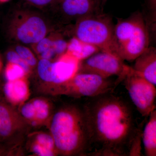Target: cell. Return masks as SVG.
<instances>
[{
    "instance_id": "9",
    "label": "cell",
    "mask_w": 156,
    "mask_h": 156,
    "mask_svg": "<svg viewBox=\"0 0 156 156\" xmlns=\"http://www.w3.org/2000/svg\"><path fill=\"white\" fill-rule=\"evenodd\" d=\"M123 81L136 109L142 116H149L156 108V86L136 74L132 67Z\"/></svg>"
},
{
    "instance_id": "15",
    "label": "cell",
    "mask_w": 156,
    "mask_h": 156,
    "mask_svg": "<svg viewBox=\"0 0 156 156\" xmlns=\"http://www.w3.org/2000/svg\"><path fill=\"white\" fill-rule=\"evenodd\" d=\"M144 153L146 156H156V110L149 115V119L142 134Z\"/></svg>"
},
{
    "instance_id": "18",
    "label": "cell",
    "mask_w": 156,
    "mask_h": 156,
    "mask_svg": "<svg viewBox=\"0 0 156 156\" xmlns=\"http://www.w3.org/2000/svg\"><path fill=\"white\" fill-rule=\"evenodd\" d=\"M31 101L35 110V126L45 124L51 115L50 104L43 98H36Z\"/></svg>"
},
{
    "instance_id": "2",
    "label": "cell",
    "mask_w": 156,
    "mask_h": 156,
    "mask_svg": "<svg viewBox=\"0 0 156 156\" xmlns=\"http://www.w3.org/2000/svg\"><path fill=\"white\" fill-rule=\"evenodd\" d=\"M50 127L58 154L88 155L90 138L83 109L73 105L62 108L51 118Z\"/></svg>"
},
{
    "instance_id": "8",
    "label": "cell",
    "mask_w": 156,
    "mask_h": 156,
    "mask_svg": "<svg viewBox=\"0 0 156 156\" xmlns=\"http://www.w3.org/2000/svg\"><path fill=\"white\" fill-rule=\"evenodd\" d=\"M80 61L67 52L55 61L41 58L37 66L38 75L44 82L57 86L77 72Z\"/></svg>"
},
{
    "instance_id": "12",
    "label": "cell",
    "mask_w": 156,
    "mask_h": 156,
    "mask_svg": "<svg viewBox=\"0 0 156 156\" xmlns=\"http://www.w3.org/2000/svg\"><path fill=\"white\" fill-rule=\"evenodd\" d=\"M134 61L132 67L134 72L156 86V48L150 46Z\"/></svg>"
},
{
    "instance_id": "25",
    "label": "cell",
    "mask_w": 156,
    "mask_h": 156,
    "mask_svg": "<svg viewBox=\"0 0 156 156\" xmlns=\"http://www.w3.org/2000/svg\"><path fill=\"white\" fill-rule=\"evenodd\" d=\"M9 0H0V2H8Z\"/></svg>"
},
{
    "instance_id": "3",
    "label": "cell",
    "mask_w": 156,
    "mask_h": 156,
    "mask_svg": "<svg viewBox=\"0 0 156 156\" xmlns=\"http://www.w3.org/2000/svg\"><path fill=\"white\" fill-rule=\"evenodd\" d=\"M114 41L117 56L124 61H134L150 46V34L142 12L117 19Z\"/></svg>"
},
{
    "instance_id": "1",
    "label": "cell",
    "mask_w": 156,
    "mask_h": 156,
    "mask_svg": "<svg viewBox=\"0 0 156 156\" xmlns=\"http://www.w3.org/2000/svg\"><path fill=\"white\" fill-rule=\"evenodd\" d=\"M83 109L90 138L88 156H140V130L129 105L110 92L90 98Z\"/></svg>"
},
{
    "instance_id": "22",
    "label": "cell",
    "mask_w": 156,
    "mask_h": 156,
    "mask_svg": "<svg viewBox=\"0 0 156 156\" xmlns=\"http://www.w3.org/2000/svg\"><path fill=\"white\" fill-rule=\"evenodd\" d=\"M6 59L9 62L18 65L25 71L27 75L31 72L32 69L20 58L14 50H9L6 54Z\"/></svg>"
},
{
    "instance_id": "13",
    "label": "cell",
    "mask_w": 156,
    "mask_h": 156,
    "mask_svg": "<svg viewBox=\"0 0 156 156\" xmlns=\"http://www.w3.org/2000/svg\"><path fill=\"white\" fill-rule=\"evenodd\" d=\"M5 97L11 104L24 103L30 96V89L26 77L7 81L4 87Z\"/></svg>"
},
{
    "instance_id": "5",
    "label": "cell",
    "mask_w": 156,
    "mask_h": 156,
    "mask_svg": "<svg viewBox=\"0 0 156 156\" xmlns=\"http://www.w3.org/2000/svg\"><path fill=\"white\" fill-rule=\"evenodd\" d=\"M50 19L39 11L25 8L14 10L7 27L11 40L23 44L32 45L56 30Z\"/></svg>"
},
{
    "instance_id": "23",
    "label": "cell",
    "mask_w": 156,
    "mask_h": 156,
    "mask_svg": "<svg viewBox=\"0 0 156 156\" xmlns=\"http://www.w3.org/2000/svg\"><path fill=\"white\" fill-rule=\"evenodd\" d=\"M26 5L41 10L51 11L57 0H22Z\"/></svg>"
},
{
    "instance_id": "26",
    "label": "cell",
    "mask_w": 156,
    "mask_h": 156,
    "mask_svg": "<svg viewBox=\"0 0 156 156\" xmlns=\"http://www.w3.org/2000/svg\"><path fill=\"white\" fill-rule=\"evenodd\" d=\"M2 61H1V59H0V71H1V68H2Z\"/></svg>"
},
{
    "instance_id": "4",
    "label": "cell",
    "mask_w": 156,
    "mask_h": 156,
    "mask_svg": "<svg viewBox=\"0 0 156 156\" xmlns=\"http://www.w3.org/2000/svg\"><path fill=\"white\" fill-rule=\"evenodd\" d=\"M114 28L110 16L100 11L77 20L68 27L67 31L79 41L97 48L99 51L117 55Z\"/></svg>"
},
{
    "instance_id": "21",
    "label": "cell",
    "mask_w": 156,
    "mask_h": 156,
    "mask_svg": "<svg viewBox=\"0 0 156 156\" xmlns=\"http://www.w3.org/2000/svg\"><path fill=\"white\" fill-rule=\"evenodd\" d=\"M20 114L27 122L35 126V110L31 101L22 104Z\"/></svg>"
},
{
    "instance_id": "20",
    "label": "cell",
    "mask_w": 156,
    "mask_h": 156,
    "mask_svg": "<svg viewBox=\"0 0 156 156\" xmlns=\"http://www.w3.org/2000/svg\"><path fill=\"white\" fill-rule=\"evenodd\" d=\"M28 75L24 69L18 65L8 62L5 71V76L7 81L15 80L26 77Z\"/></svg>"
},
{
    "instance_id": "17",
    "label": "cell",
    "mask_w": 156,
    "mask_h": 156,
    "mask_svg": "<svg viewBox=\"0 0 156 156\" xmlns=\"http://www.w3.org/2000/svg\"><path fill=\"white\" fill-rule=\"evenodd\" d=\"M99 51L97 48L83 43L74 37L68 43L67 52L80 61Z\"/></svg>"
},
{
    "instance_id": "6",
    "label": "cell",
    "mask_w": 156,
    "mask_h": 156,
    "mask_svg": "<svg viewBox=\"0 0 156 156\" xmlns=\"http://www.w3.org/2000/svg\"><path fill=\"white\" fill-rule=\"evenodd\" d=\"M116 82L91 73L77 72L66 82L55 86V94L73 97L92 98L109 93L116 87Z\"/></svg>"
},
{
    "instance_id": "7",
    "label": "cell",
    "mask_w": 156,
    "mask_h": 156,
    "mask_svg": "<svg viewBox=\"0 0 156 156\" xmlns=\"http://www.w3.org/2000/svg\"><path fill=\"white\" fill-rule=\"evenodd\" d=\"M131 69L132 67L125 64L124 60L115 54L99 51L80 61L78 72L95 74L105 78L117 76V85L123 81Z\"/></svg>"
},
{
    "instance_id": "16",
    "label": "cell",
    "mask_w": 156,
    "mask_h": 156,
    "mask_svg": "<svg viewBox=\"0 0 156 156\" xmlns=\"http://www.w3.org/2000/svg\"><path fill=\"white\" fill-rule=\"evenodd\" d=\"M55 30L50 33L37 43L31 45L33 50L39 56L40 59L44 58L52 60V58L57 56L54 48V31Z\"/></svg>"
},
{
    "instance_id": "19",
    "label": "cell",
    "mask_w": 156,
    "mask_h": 156,
    "mask_svg": "<svg viewBox=\"0 0 156 156\" xmlns=\"http://www.w3.org/2000/svg\"><path fill=\"white\" fill-rule=\"evenodd\" d=\"M14 50L32 69L37 66V60L30 49L23 45L18 44L14 47Z\"/></svg>"
},
{
    "instance_id": "10",
    "label": "cell",
    "mask_w": 156,
    "mask_h": 156,
    "mask_svg": "<svg viewBox=\"0 0 156 156\" xmlns=\"http://www.w3.org/2000/svg\"><path fill=\"white\" fill-rule=\"evenodd\" d=\"M51 11L57 18L58 26L65 28L80 18L103 9L98 0H57Z\"/></svg>"
},
{
    "instance_id": "24",
    "label": "cell",
    "mask_w": 156,
    "mask_h": 156,
    "mask_svg": "<svg viewBox=\"0 0 156 156\" xmlns=\"http://www.w3.org/2000/svg\"><path fill=\"white\" fill-rule=\"evenodd\" d=\"M98 1L99 4H100L101 8V9H103V6L105 5L108 0H98Z\"/></svg>"
},
{
    "instance_id": "14",
    "label": "cell",
    "mask_w": 156,
    "mask_h": 156,
    "mask_svg": "<svg viewBox=\"0 0 156 156\" xmlns=\"http://www.w3.org/2000/svg\"><path fill=\"white\" fill-rule=\"evenodd\" d=\"M30 149L36 155L53 156L58 154L51 134L44 132H39L34 136Z\"/></svg>"
},
{
    "instance_id": "11",
    "label": "cell",
    "mask_w": 156,
    "mask_h": 156,
    "mask_svg": "<svg viewBox=\"0 0 156 156\" xmlns=\"http://www.w3.org/2000/svg\"><path fill=\"white\" fill-rule=\"evenodd\" d=\"M27 122L0 96V143L9 142L24 131Z\"/></svg>"
}]
</instances>
